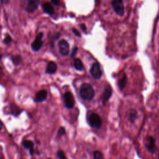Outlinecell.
Returning <instances> with one entry per match:
<instances>
[{"instance_id": "cell-1", "label": "cell", "mask_w": 159, "mask_h": 159, "mask_svg": "<svg viewBox=\"0 0 159 159\" xmlns=\"http://www.w3.org/2000/svg\"><path fill=\"white\" fill-rule=\"evenodd\" d=\"M81 97L85 100L90 101L95 96V90L89 83H83L80 90Z\"/></svg>"}, {"instance_id": "cell-2", "label": "cell", "mask_w": 159, "mask_h": 159, "mask_svg": "<svg viewBox=\"0 0 159 159\" xmlns=\"http://www.w3.org/2000/svg\"><path fill=\"white\" fill-rule=\"evenodd\" d=\"M89 122L91 127L96 129L101 128L102 121L100 116L96 113H92L89 118Z\"/></svg>"}, {"instance_id": "cell-3", "label": "cell", "mask_w": 159, "mask_h": 159, "mask_svg": "<svg viewBox=\"0 0 159 159\" xmlns=\"http://www.w3.org/2000/svg\"><path fill=\"white\" fill-rule=\"evenodd\" d=\"M90 73L92 76H93V78H95V79H99L102 77V71L98 63L96 62L93 64L90 70Z\"/></svg>"}, {"instance_id": "cell-4", "label": "cell", "mask_w": 159, "mask_h": 159, "mask_svg": "<svg viewBox=\"0 0 159 159\" xmlns=\"http://www.w3.org/2000/svg\"><path fill=\"white\" fill-rule=\"evenodd\" d=\"M112 6L116 13L119 16H123L125 10H124V6L123 4L122 1H113L112 2Z\"/></svg>"}, {"instance_id": "cell-5", "label": "cell", "mask_w": 159, "mask_h": 159, "mask_svg": "<svg viewBox=\"0 0 159 159\" xmlns=\"http://www.w3.org/2000/svg\"><path fill=\"white\" fill-rule=\"evenodd\" d=\"M58 49L61 55L63 56L68 55L70 51V46L69 43L65 40H60L58 43Z\"/></svg>"}, {"instance_id": "cell-6", "label": "cell", "mask_w": 159, "mask_h": 159, "mask_svg": "<svg viewBox=\"0 0 159 159\" xmlns=\"http://www.w3.org/2000/svg\"><path fill=\"white\" fill-rule=\"evenodd\" d=\"M64 102L66 107L72 109L75 105V99L70 92H66L63 95Z\"/></svg>"}, {"instance_id": "cell-7", "label": "cell", "mask_w": 159, "mask_h": 159, "mask_svg": "<svg viewBox=\"0 0 159 159\" xmlns=\"http://www.w3.org/2000/svg\"><path fill=\"white\" fill-rule=\"evenodd\" d=\"M43 33L40 32L39 34L37 36L35 40L33 42L32 44V49L34 51H38L40 49V48L43 46V42L42 41V39L43 37Z\"/></svg>"}, {"instance_id": "cell-8", "label": "cell", "mask_w": 159, "mask_h": 159, "mask_svg": "<svg viewBox=\"0 0 159 159\" xmlns=\"http://www.w3.org/2000/svg\"><path fill=\"white\" fill-rule=\"evenodd\" d=\"M111 95H112V88L110 85H107L105 89L104 93L102 96V102L103 104H105L108 101V99L111 98Z\"/></svg>"}, {"instance_id": "cell-9", "label": "cell", "mask_w": 159, "mask_h": 159, "mask_svg": "<svg viewBox=\"0 0 159 159\" xmlns=\"http://www.w3.org/2000/svg\"><path fill=\"white\" fill-rule=\"evenodd\" d=\"M47 96V92L46 90H40L36 95L35 101L36 102H43Z\"/></svg>"}, {"instance_id": "cell-10", "label": "cell", "mask_w": 159, "mask_h": 159, "mask_svg": "<svg viewBox=\"0 0 159 159\" xmlns=\"http://www.w3.org/2000/svg\"><path fill=\"white\" fill-rule=\"evenodd\" d=\"M148 150L151 153H154L155 151V140L152 137H150L148 139V144H147Z\"/></svg>"}, {"instance_id": "cell-11", "label": "cell", "mask_w": 159, "mask_h": 159, "mask_svg": "<svg viewBox=\"0 0 159 159\" xmlns=\"http://www.w3.org/2000/svg\"><path fill=\"white\" fill-rule=\"evenodd\" d=\"M39 4V1H29L28 3V6L26 8L27 11L28 12L34 11L38 7Z\"/></svg>"}, {"instance_id": "cell-12", "label": "cell", "mask_w": 159, "mask_h": 159, "mask_svg": "<svg viewBox=\"0 0 159 159\" xmlns=\"http://www.w3.org/2000/svg\"><path fill=\"white\" fill-rule=\"evenodd\" d=\"M57 70V66L54 62H49L47 66V73L49 74H53L56 72Z\"/></svg>"}, {"instance_id": "cell-13", "label": "cell", "mask_w": 159, "mask_h": 159, "mask_svg": "<svg viewBox=\"0 0 159 159\" xmlns=\"http://www.w3.org/2000/svg\"><path fill=\"white\" fill-rule=\"evenodd\" d=\"M44 11L50 15H52L54 13V9L52 5L50 3H45L43 5Z\"/></svg>"}, {"instance_id": "cell-14", "label": "cell", "mask_w": 159, "mask_h": 159, "mask_svg": "<svg viewBox=\"0 0 159 159\" xmlns=\"http://www.w3.org/2000/svg\"><path fill=\"white\" fill-rule=\"evenodd\" d=\"M137 117V111L134 110V109H131L129 111L128 113V118L129 120L131 122H134L135 121V120L136 119Z\"/></svg>"}, {"instance_id": "cell-15", "label": "cell", "mask_w": 159, "mask_h": 159, "mask_svg": "<svg viewBox=\"0 0 159 159\" xmlns=\"http://www.w3.org/2000/svg\"><path fill=\"white\" fill-rule=\"evenodd\" d=\"M126 83H127V76H126V75L124 73L123 74L121 78H120V80L118 81L119 87L120 88L121 90H122L124 88V87H125V85H126Z\"/></svg>"}, {"instance_id": "cell-16", "label": "cell", "mask_w": 159, "mask_h": 159, "mask_svg": "<svg viewBox=\"0 0 159 159\" xmlns=\"http://www.w3.org/2000/svg\"><path fill=\"white\" fill-rule=\"evenodd\" d=\"M74 66L76 70L81 71L83 69V65L80 58H77L74 62Z\"/></svg>"}, {"instance_id": "cell-17", "label": "cell", "mask_w": 159, "mask_h": 159, "mask_svg": "<svg viewBox=\"0 0 159 159\" xmlns=\"http://www.w3.org/2000/svg\"><path fill=\"white\" fill-rule=\"evenodd\" d=\"M22 145L26 149H29V150L33 149V147H34V144H33V142L29 140H24L22 142Z\"/></svg>"}, {"instance_id": "cell-18", "label": "cell", "mask_w": 159, "mask_h": 159, "mask_svg": "<svg viewBox=\"0 0 159 159\" xmlns=\"http://www.w3.org/2000/svg\"><path fill=\"white\" fill-rule=\"evenodd\" d=\"M94 159H104L103 154L99 151H95L93 154Z\"/></svg>"}, {"instance_id": "cell-19", "label": "cell", "mask_w": 159, "mask_h": 159, "mask_svg": "<svg viewBox=\"0 0 159 159\" xmlns=\"http://www.w3.org/2000/svg\"><path fill=\"white\" fill-rule=\"evenodd\" d=\"M65 134V129L64 128L62 127L60 128V129L58 130V134H57V136L58 137H61L62 136H63Z\"/></svg>"}, {"instance_id": "cell-20", "label": "cell", "mask_w": 159, "mask_h": 159, "mask_svg": "<svg viewBox=\"0 0 159 159\" xmlns=\"http://www.w3.org/2000/svg\"><path fill=\"white\" fill-rule=\"evenodd\" d=\"M57 155L60 159H67L66 158L65 155L62 150H59V151H58L57 152Z\"/></svg>"}, {"instance_id": "cell-21", "label": "cell", "mask_w": 159, "mask_h": 159, "mask_svg": "<svg viewBox=\"0 0 159 159\" xmlns=\"http://www.w3.org/2000/svg\"><path fill=\"white\" fill-rule=\"evenodd\" d=\"M11 40H12L11 37L9 34H7L6 36V37L4 38V43L6 44H10L11 43Z\"/></svg>"}, {"instance_id": "cell-22", "label": "cell", "mask_w": 159, "mask_h": 159, "mask_svg": "<svg viewBox=\"0 0 159 159\" xmlns=\"http://www.w3.org/2000/svg\"><path fill=\"white\" fill-rule=\"evenodd\" d=\"M12 111H13V114H15L16 115H19L20 111L19 110V108L18 107H16V106H12Z\"/></svg>"}, {"instance_id": "cell-23", "label": "cell", "mask_w": 159, "mask_h": 159, "mask_svg": "<svg viewBox=\"0 0 159 159\" xmlns=\"http://www.w3.org/2000/svg\"><path fill=\"white\" fill-rule=\"evenodd\" d=\"M21 57L18 55V56H16V57L13 58V62H14V63L15 64H18L21 62Z\"/></svg>"}, {"instance_id": "cell-24", "label": "cell", "mask_w": 159, "mask_h": 159, "mask_svg": "<svg viewBox=\"0 0 159 159\" xmlns=\"http://www.w3.org/2000/svg\"><path fill=\"white\" fill-rule=\"evenodd\" d=\"M72 32H73V34H74L75 36H76L79 37H81V35H80V32H79L78 31H77V30L76 29H75V28H73V29H72Z\"/></svg>"}, {"instance_id": "cell-25", "label": "cell", "mask_w": 159, "mask_h": 159, "mask_svg": "<svg viewBox=\"0 0 159 159\" xmlns=\"http://www.w3.org/2000/svg\"><path fill=\"white\" fill-rule=\"evenodd\" d=\"M77 52H78V48H77V47H74V48H73V51H72V55H71L72 57H75V55L77 54Z\"/></svg>"}, {"instance_id": "cell-26", "label": "cell", "mask_w": 159, "mask_h": 159, "mask_svg": "<svg viewBox=\"0 0 159 159\" xmlns=\"http://www.w3.org/2000/svg\"><path fill=\"white\" fill-rule=\"evenodd\" d=\"M52 3L54 5L57 6V5H59V4H60V1H57V0H53V1H52Z\"/></svg>"}, {"instance_id": "cell-27", "label": "cell", "mask_w": 159, "mask_h": 159, "mask_svg": "<svg viewBox=\"0 0 159 159\" xmlns=\"http://www.w3.org/2000/svg\"><path fill=\"white\" fill-rule=\"evenodd\" d=\"M81 29H82V30L83 31H85L87 30V27H86V26L84 24H83L81 25Z\"/></svg>"}, {"instance_id": "cell-28", "label": "cell", "mask_w": 159, "mask_h": 159, "mask_svg": "<svg viewBox=\"0 0 159 159\" xmlns=\"http://www.w3.org/2000/svg\"><path fill=\"white\" fill-rule=\"evenodd\" d=\"M3 122H2L1 121H0V130H1V129H2V128H3Z\"/></svg>"}, {"instance_id": "cell-29", "label": "cell", "mask_w": 159, "mask_h": 159, "mask_svg": "<svg viewBox=\"0 0 159 159\" xmlns=\"http://www.w3.org/2000/svg\"><path fill=\"white\" fill-rule=\"evenodd\" d=\"M49 159H50V158H49Z\"/></svg>"}]
</instances>
